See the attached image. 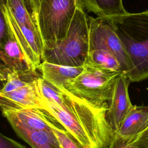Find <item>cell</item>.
<instances>
[{
	"label": "cell",
	"mask_w": 148,
	"mask_h": 148,
	"mask_svg": "<svg viewBox=\"0 0 148 148\" xmlns=\"http://www.w3.org/2000/svg\"><path fill=\"white\" fill-rule=\"evenodd\" d=\"M5 3L18 24L38 31L34 18L31 0H5Z\"/></svg>",
	"instance_id": "9a60e30c"
},
{
	"label": "cell",
	"mask_w": 148,
	"mask_h": 148,
	"mask_svg": "<svg viewBox=\"0 0 148 148\" xmlns=\"http://www.w3.org/2000/svg\"><path fill=\"white\" fill-rule=\"evenodd\" d=\"M88 53V22L83 6H79L66 35L51 49L44 50L42 62L68 66H83Z\"/></svg>",
	"instance_id": "277c9868"
},
{
	"label": "cell",
	"mask_w": 148,
	"mask_h": 148,
	"mask_svg": "<svg viewBox=\"0 0 148 148\" xmlns=\"http://www.w3.org/2000/svg\"><path fill=\"white\" fill-rule=\"evenodd\" d=\"M136 145L137 148H148V131L145 130L138 136Z\"/></svg>",
	"instance_id": "7402d4cb"
},
{
	"label": "cell",
	"mask_w": 148,
	"mask_h": 148,
	"mask_svg": "<svg viewBox=\"0 0 148 148\" xmlns=\"http://www.w3.org/2000/svg\"><path fill=\"white\" fill-rule=\"evenodd\" d=\"M126 52L131 83L148 80V13L146 11L110 17Z\"/></svg>",
	"instance_id": "7a4b0ae2"
},
{
	"label": "cell",
	"mask_w": 148,
	"mask_h": 148,
	"mask_svg": "<svg viewBox=\"0 0 148 148\" xmlns=\"http://www.w3.org/2000/svg\"><path fill=\"white\" fill-rule=\"evenodd\" d=\"M0 148H27L16 140L0 133Z\"/></svg>",
	"instance_id": "44dd1931"
},
{
	"label": "cell",
	"mask_w": 148,
	"mask_h": 148,
	"mask_svg": "<svg viewBox=\"0 0 148 148\" xmlns=\"http://www.w3.org/2000/svg\"><path fill=\"white\" fill-rule=\"evenodd\" d=\"M48 123L61 148H84L49 114Z\"/></svg>",
	"instance_id": "ac0fdd59"
},
{
	"label": "cell",
	"mask_w": 148,
	"mask_h": 148,
	"mask_svg": "<svg viewBox=\"0 0 148 148\" xmlns=\"http://www.w3.org/2000/svg\"><path fill=\"white\" fill-rule=\"evenodd\" d=\"M5 0H0V49L8 40L10 31L5 15L4 6Z\"/></svg>",
	"instance_id": "d6986e66"
},
{
	"label": "cell",
	"mask_w": 148,
	"mask_h": 148,
	"mask_svg": "<svg viewBox=\"0 0 148 148\" xmlns=\"http://www.w3.org/2000/svg\"><path fill=\"white\" fill-rule=\"evenodd\" d=\"M39 77L36 71L33 70L26 71L12 70L8 71L2 78V80H5V83L3 87L0 88V92L6 93L14 91L32 83Z\"/></svg>",
	"instance_id": "e0dca14e"
},
{
	"label": "cell",
	"mask_w": 148,
	"mask_h": 148,
	"mask_svg": "<svg viewBox=\"0 0 148 148\" xmlns=\"http://www.w3.org/2000/svg\"><path fill=\"white\" fill-rule=\"evenodd\" d=\"M1 110L3 115H9L15 118L30 130L53 134L48 123L49 113L43 109L25 108Z\"/></svg>",
	"instance_id": "8fae6325"
},
{
	"label": "cell",
	"mask_w": 148,
	"mask_h": 148,
	"mask_svg": "<svg viewBox=\"0 0 148 148\" xmlns=\"http://www.w3.org/2000/svg\"><path fill=\"white\" fill-rule=\"evenodd\" d=\"M38 79L14 91L6 93L0 92L1 109L38 108L45 110L44 101L40 94Z\"/></svg>",
	"instance_id": "9c48e42d"
},
{
	"label": "cell",
	"mask_w": 148,
	"mask_h": 148,
	"mask_svg": "<svg viewBox=\"0 0 148 148\" xmlns=\"http://www.w3.org/2000/svg\"><path fill=\"white\" fill-rule=\"evenodd\" d=\"M148 128V105H133L115 132L122 137L138 136Z\"/></svg>",
	"instance_id": "4fadbf2b"
},
{
	"label": "cell",
	"mask_w": 148,
	"mask_h": 148,
	"mask_svg": "<svg viewBox=\"0 0 148 148\" xmlns=\"http://www.w3.org/2000/svg\"><path fill=\"white\" fill-rule=\"evenodd\" d=\"M134 137H122L114 132L113 138L107 148H137L136 139Z\"/></svg>",
	"instance_id": "ffe728a7"
},
{
	"label": "cell",
	"mask_w": 148,
	"mask_h": 148,
	"mask_svg": "<svg viewBox=\"0 0 148 148\" xmlns=\"http://www.w3.org/2000/svg\"><path fill=\"white\" fill-rule=\"evenodd\" d=\"M67 94L62 106L43 99L45 110L84 148H107L115 132L106 119L107 108H95Z\"/></svg>",
	"instance_id": "6da1fadb"
},
{
	"label": "cell",
	"mask_w": 148,
	"mask_h": 148,
	"mask_svg": "<svg viewBox=\"0 0 148 148\" xmlns=\"http://www.w3.org/2000/svg\"><path fill=\"white\" fill-rule=\"evenodd\" d=\"M89 51L102 49L116 56L125 75L130 69V63L123 45L117 35L110 17L89 18Z\"/></svg>",
	"instance_id": "8992f818"
},
{
	"label": "cell",
	"mask_w": 148,
	"mask_h": 148,
	"mask_svg": "<svg viewBox=\"0 0 148 148\" xmlns=\"http://www.w3.org/2000/svg\"><path fill=\"white\" fill-rule=\"evenodd\" d=\"M34 18L44 50L63 39L79 6L80 0H31Z\"/></svg>",
	"instance_id": "3957f363"
},
{
	"label": "cell",
	"mask_w": 148,
	"mask_h": 148,
	"mask_svg": "<svg viewBox=\"0 0 148 148\" xmlns=\"http://www.w3.org/2000/svg\"><path fill=\"white\" fill-rule=\"evenodd\" d=\"M9 31L10 36L8 40L0 49V79L1 80L5 73L10 71L32 70L28 64L10 28Z\"/></svg>",
	"instance_id": "30bf717a"
},
{
	"label": "cell",
	"mask_w": 148,
	"mask_h": 148,
	"mask_svg": "<svg viewBox=\"0 0 148 148\" xmlns=\"http://www.w3.org/2000/svg\"><path fill=\"white\" fill-rule=\"evenodd\" d=\"M146 12H147V13H148V10H146Z\"/></svg>",
	"instance_id": "603a6c76"
},
{
	"label": "cell",
	"mask_w": 148,
	"mask_h": 148,
	"mask_svg": "<svg viewBox=\"0 0 148 148\" xmlns=\"http://www.w3.org/2000/svg\"><path fill=\"white\" fill-rule=\"evenodd\" d=\"M146 131H148V128H147V130H146Z\"/></svg>",
	"instance_id": "cb8c5ba5"
},
{
	"label": "cell",
	"mask_w": 148,
	"mask_h": 148,
	"mask_svg": "<svg viewBox=\"0 0 148 148\" xmlns=\"http://www.w3.org/2000/svg\"><path fill=\"white\" fill-rule=\"evenodd\" d=\"M83 8L98 17H112L125 15V10L122 0H80Z\"/></svg>",
	"instance_id": "5bb4252c"
},
{
	"label": "cell",
	"mask_w": 148,
	"mask_h": 148,
	"mask_svg": "<svg viewBox=\"0 0 148 148\" xmlns=\"http://www.w3.org/2000/svg\"><path fill=\"white\" fill-rule=\"evenodd\" d=\"M84 64L104 71L123 73L120 63L116 56L105 50L94 49L89 51Z\"/></svg>",
	"instance_id": "2e32d148"
},
{
	"label": "cell",
	"mask_w": 148,
	"mask_h": 148,
	"mask_svg": "<svg viewBox=\"0 0 148 148\" xmlns=\"http://www.w3.org/2000/svg\"><path fill=\"white\" fill-rule=\"evenodd\" d=\"M5 15L8 26L17 42L29 67L36 71L42 62L44 46L37 30L18 24L14 20L9 9L4 6Z\"/></svg>",
	"instance_id": "52a82bcc"
},
{
	"label": "cell",
	"mask_w": 148,
	"mask_h": 148,
	"mask_svg": "<svg viewBox=\"0 0 148 148\" xmlns=\"http://www.w3.org/2000/svg\"><path fill=\"white\" fill-rule=\"evenodd\" d=\"M130 83L124 73L119 74L108 104L105 117L114 132L119 130L124 119L133 106L128 95V89Z\"/></svg>",
	"instance_id": "ba28073f"
},
{
	"label": "cell",
	"mask_w": 148,
	"mask_h": 148,
	"mask_svg": "<svg viewBox=\"0 0 148 148\" xmlns=\"http://www.w3.org/2000/svg\"><path fill=\"white\" fill-rule=\"evenodd\" d=\"M41 77L61 90L77 77L83 71V66H68L42 62L38 68Z\"/></svg>",
	"instance_id": "7c38bea8"
},
{
	"label": "cell",
	"mask_w": 148,
	"mask_h": 148,
	"mask_svg": "<svg viewBox=\"0 0 148 148\" xmlns=\"http://www.w3.org/2000/svg\"><path fill=\"white\" fill-rule=\"evenodd\" d=\"M82 72L65 87L67 92L97 108H107L119 74L84 64Z\"/></svg>",
	"instance_id": "5b68a950"
}]
</instances>
